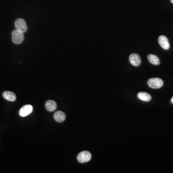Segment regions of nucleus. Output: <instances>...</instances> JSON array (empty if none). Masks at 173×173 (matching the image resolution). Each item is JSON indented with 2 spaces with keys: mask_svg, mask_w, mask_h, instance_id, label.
Segmentation results:
<instances>
[{
  "mask_svg": "<svg viewBox=\"0 0 173 173\" xmlns=\"http://www.w3.org/2000/svg\"><path fill=\"white\" fill-rule=\"evenodd\" d=\"M147 83L151 88L158 89L162 87L164 85V81L159 78H152L149 79Z\"/></svg>",
  "mask_w": 173,
  "mask_h": 173,
  "instance_id": "1",
  "label": "nucleus"
},
{
  "mask_svg": "<svg viewBox=\"0 0 173 173\" xmlns=\"http://www.w3.org/2000/svg\"><path fill=\"white\" fill-rule=\"evenodd\" d=\"M12 40L16 44L21 43L24 40L23 33L20 31L15 30L12 33Z\"/></svg>",
  "mask_w": 173,
  "mask_h": 173,
  "instance_id": "2",
  "label": "nucleus"
},
{
  "mask_svg": "<svg viewBox=\"0 0 173 173\" xmlns=\"http://www.w3.org/2000/svg\"><path fill=\"white\" fill-rule=\"evenodd\" d=\"M77 159L80 163H86L91 160V154L88 151H83L78 154Z\"/></svg>",
  "mask_w": 173,
  "mask_h": 173,
  "instance_id": "3",
  "label": "nucleus"
},
{
  "mask_svg": "<svg viewBox=\"0 0 173 173\" xmlns=\"http://www.w3.org/2000/svg\"><path fill=\"white\" fill-rule=\"evenodd\" d=\"M16 30L24 33L27 30V26L26 21L24 19L19 18L15 21L14 23Z\"/></svg>",
  "mask_w": 173,
  "mask_h": 173,
  "instance_id": "4",
  "label": "nucleus"
},
{
  "mask_svg": "<svg viewBox=\"0 0 173 173\" xmlns=\"http://www.w3.org/2000/svg\"><path fill=\"white\" fill-rule=\"evenodd\" d=\"M33 106L31 105L27 104L23 106L19 110V114L20 117H25L30 114L33 111Z\"/></svg>",
  "mask_w": 173,
  "mask_h": 173,
  "instance_id": "5",
  "label": "nucleus"
},
{
  "mask_svg": "<svg viewBox=\"0 0 173 173\" xmlns=\"http://www.w3.org/2000/svg\"><path fill=\"white\" fill-rule=\"evenodd\" d=\"M130 62L133 66H138L141 64V58L137 53H132L129 58Z\"/></svg>",
  "mask_w": 173,
  "mask_h": 173,
  "instance_id": "6",
  "label": "nucleus"
},
{
  "mask_svg": "<svg viewBox=\"0 0 173 173\" xmlns=\"http://www.w3.org/2000/svg\"><path fill=\"white\" fill-rule=\"evenodd\" d=\"M158 43L162 48L165 50H168L170 48V44L168 40L166 37L162 35L158 38Z\"/></svg>",
  "mask_w": 173,
  "mask_h": 173,
  "instance_id": "7",
  "label": "nucleus"
},
{
  "mask_svg": "<svg viewBox=\"0 0 173 173\" xmlns=\"http://www.w3.org/2000/svg\"><path fill=\"white\" fill-rule=\"evenodd\" d=\"M56 101L52 100H48L46 101L45 103V108L46 109L50 112H53L56 109Z\"/></svg>",
  "mask_w": 173,
  "mask_h": 173,
  "instance_id": "8",
  "label": "nucleus"
},
{
  "mask_svg": "<svg viewBox=\"0 0 173 173\" xmlns=\"http://www.w3.org/2000/svg\"><path fill=\"white\" fill-rule=\"evenodd\" d=\"M54 118L57 122L61 123L64 122L66 119V115L64 112L57 111L54 114Z\"/></svg>",
  "mask_w": 173,
  "mask_h": 173,
  "instance_id": "9",
  "label": "nucleus"
},
{
  "mask_svg": "<svg viewBox=\"0 0 173 173\" xmlns=\"http://www.w3.org/2000/svg\"><path fill=\"white\" fill-rule=\"evenodd\" d=\"M2 96L6 100L10 101H14L16 100V95L14 92L10 91H5L2 94Z\"/></svg>",
  "mask_w": 173,
  "mask_h": 173,
  "instance_id": "10",
  "label": "nucleus"
},
{
  "mask_svg": "<svg viewBox=\"0 0 173 173\" xmlns=\"http://www.w3.org/2000/svg\"><path fill=\"white\" fill-rule=\"evenodd\" d=\"M138 97L140 100L144 101H150L152 99L151 95L147 92H139L138 94Z\"/></svg>",
  "mask_w": 173,
  "mask_h": 173,
  "instance_id": "11",
  "label": "nucleus"
},
{
  "mask_svg": "<svg viewBox=\"0 0 173 173\" xmlns=\"http://www.w3.org/2000/svg\"><path fill=\"white\" fill-rule=\"evenodd\" d=\"M148 59L152 65L158 66L160 64V61L159 60V58L153 54H149L148 56Z\"/></svg>",
  "mask_w": 173,
  "mask_h": 173,
  "instance_id": "12",
  "label": "nucleus"
},
{
  "mask_svg": "<svg viewBox=\"0 0 173 173\" xmlns=\"http://www.w3.org/2000/svg\"><path fill=\"white\" fill-rule=\"evenodd\" d=\"M171 103H172V104H173V97H172V99H171Z\"/></svg>",
  "mask_w": 173,
  "mask_h": 173,
  "instance_id": "13",
  "label": "nucleus"
},
{
  "mask_svg": "<svg viewBox=\"0 0 173 173\" xmlns=\"http://www.w3.org/2000/svg\"><path fill=\"white\" fill-rule=\"evenodd\" d=\"M170 1L172 2V4H173V0H170Z\"/></svg>",
  "mask_w": 173,
  "mask_h": 173,
  "instance_id": "14",
  "label": "nucleus"
}]
</instances>
